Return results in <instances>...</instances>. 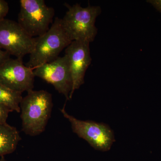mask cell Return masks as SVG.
I'll return each mask as SVG.
<instances>
[{
    "label": "cell",
    "mask_w": 161,
    "mask_h": 161,
    "mask_svg": "<svg viewBox=\"0 0 161 161\" xmlns=\"http://www.w3.org/2000/svg\"><path fill=\"white\" fill-rule=\"evenodd\" d=\"M65 6L68 10L61 21L71 40L93 42L98 33L95 23L101 13L100 6L89 5L83 7L78 4L72 6L65 4Z\"/></svg>",
    "instance_id": "cell-3"
},
{
    "label": "cell",
    "mask_w": 161,
    "mask_h": 161,
    "mask_svg": "<svg viewBox=\"0 0 161 161\" xmlns=\"http://www.w3.org/2000/svg\"><path fill=\"white\" fill-rule=\"evenodd\" d=\"M9 10L8 3L4 0H0V21L5 19Z\"/></svg>",
    "instance_id": "cell-13"
},
{
    "label": "cell",
    "mask_w": 161,
    "mask_h": 161,
    "mask_svg": "<svg viewBox=\"0 0 161 161\" xmlns=\"http://www.w3.org/2000/svg\"><path fill=\"white\" fill-rule=\"evenodd\" d=\"M52 95L44 90L27 92L20 104L22 130L26 135L34 136L44 132L51 115Z\"/></svg>",
    "instance_id": "cell-1"
},
{
    "label": "cell",
    "mask_w": 161,
    "mask_h": 161,
    "mask_svg": "<svg viewBox=\"0 0 161 161\" xmlns=\"http://www.w3.org/2000/svg\"><path fill=\"white\" fill-rule=\"evenodd\" d=\"M90 43L85 41H73L65 48V55L69 62L73 82L70 99L75 91L84 83L86 72L92 60Z\"/></svg>",
    "instance_id": "cell-9"
},
{
    "label": "cell",
    "mask_w": 161,
    "mask_h": 161,
    "mask_svg": "<svg viewBox=\"0 0 161 161\" xmlns=\"http://www.w3.org/2000/svg\"><path fill=\"white\" fill-rule=\"evenodd\" d=\"M21 139L15 127L7 123H0V157L14 152Z\"/></svg>",
    "instance_id": "cell-10"
},
{
    "label": "cell",
    "mask_w": 161,
    "mask_h": 161,
    "mask_svg": "<svg viewBox=\"0 0 161 161\" xmlns=\"http://www.w3.org/2000/svg\"><path fill=\"white\" fill-rule=\"evenodd\" d=\"M36 38L31 37L18 22L4 19L0 21V48L22 59L34 48Z\"/></svg>",
    "instance_id": "cell-6"
},
{
    "label": "cell",
    "mask_w": 161,
    "mask_h": 161,
    "mask_svg": "<svg viewBox=\"0 0 161 161\" xmlns=\"http://www.w3.org/2000/svg\"><path fill=\"white\" fill-rule=\"evenodd\" d=\"M12 112L7 107L0 104V123H7L9 112Z\"/></svg>",
    "instance_id": "cell-12"
},
{
    "label": "cell",
    "mask_w": 161,
    "mask_h": 161,
    "mask_svg": "<svg viewBox=\"0 0 161 161\" xmlns=\"http://www.w3.org/2000/svg\"><path fill=\"white\" fill-rule=\"evenodd\" d=\"M147 2L151 4L161 13V0H149Z\"/></svg>",
    "instance_id": "cell-15"
},
{
    "label": "cell",
    "mask_w": 161,
    "mask_h": 161,
    "mask_svg": "<svg viewBox=\"0 0 161 161\" xmlns=\"http://www.w3.org/2000/svg\"><path fill=\"white\" fill-rule=\"evenodd\" d=\"M22 93L14 91L0 83V104L7 107L11 112L20 113V104L23 99Z\"/></svg>",
    "instance_id": "cell-11"
},
{
    "label": "cell",
    "mask_w": 161,
    "mask_h": 161,
    "mask_svg": "<svg viewBox=\"0 0 161 161\" xmlns=\"http://www.w3.org/2000/svg\"><path fill=\"white\" fill-rule=\"evenodd\" d=\"M60 112L69 120L73 132L80 138L86 141L94 149L108 151L115 142L114 132L108 125L91 120H81L69 115L63 107Z\"/></svg>",
    "instance_id": "cell-5"
},
{
    "label": "cell",
    "mask_w": 161,
    "mask_h": 161,
    "mask_svg": "<svg viewBox=\"0 0 161 161\" xmlns=\"http://www.w3.org/2000/svg\"><path fill=\"white\" fill-rule=\"evenodd\" d=\"M35 77L33 69L24 65L22 59L10 58L0 66V83L16 92L33 90Z\"/></svg>",
    "instance_id": "cell-8"
},
{
    "label": "cell",
    "mask_w": 161,
    "mask_h": 161,
    "mask_svg": "<svg viewBox=\"0 0 161 161\" xmlns=\"http://www.w3.org/2000/svg\"><path fill=\"white\" fill-rule=\"evenodd\" d=\"M72 42L64 28L61 19L55 18L48 31L36 38L34 48L26 66L34 69L53 61Z\"/></svg>",
    "instance_id": "cell-2"
},
{
    "label": "cell",
    "mask_w": 161,
    "mask_h": 161,
    "mask_svg": "<svg viewBox=\"0 0 161 161\" xmlns=\"http://www.w3.org/2000/svg\"><path fill=\"white\" fill-rule=\"evenodd\" d=\"M18 23L31 37L40 36L53 22L55 10L44 0H20Z\"/></svg>",
    "instance_id": "cell-4"
},
{
    "label": "cell",
    "mask_w": 161,
    "mask_h": 161,
    "mask_svg": "<svg viewBox=\"0 0 161 161\" xmlns=\"http://www.w3.org/2000/svg\"><path fill=\"white\" fill-rule=\"evenodd\" d=\"M35 77L50 84L60 94L69 100L73 82L69 62L66 55L33 69Z\"/></svg>",
    "instance_id": "cell-7"
},
{
    "label": "cell",
    "mask_w": 161,
    "mask_h": 161,
    "mask_svg": "<svg viewBox=\"0 0 161 161\" xmlns=\"http://www.w3.org/2000/svg\"><path fill=\"white\" fill-rule=\"evenodd\" d=\"M0 161H7L6 160V159H5L4 156L1 157V158H0Z\"/></svg>",
    "instance_id": "cell-16"
},
{
    "label": "cell",
    "mask_w": 161,
    "mask_h": 161,
    "mask_svg": "<svg viewBox=\"0 0 161 161\" xmlns=\"http://www.w3.org/2000/svg\"><path fill=\"white\" fill-rule=\"evenodd\" d=\"M10 58V55L8 53L0 48V66L6 60Z\"/></svg>",
    "instance_id": "cell-14"
}]
</instances>
